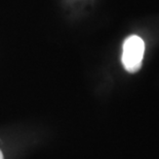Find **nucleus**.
<instances>
[{"instance_id":"f257e3e1","label":"nucleus","mask_w":159,"mask_h":159,"mask_svg":"<svg viewBox=\"0 0 159 159\" xmlns=\"http://www.w3.org/2000/svg\"><path fill=\"white\" fill-rule=\"evenodd\" d=\"M145 53V43L138 35H131L125 39L122 48L121 61L126 72L134 73L142 67Z\"/></svg>"},{"instance_id":"f03ea898","label":"nucleus","mask_w":159,"mask_h":159,"mask_svg":"<svg viewBox=\"0 0 159 159\" xmlns=\"http://www.w3.org/2000/svg\"><path fill=\"white\" fill-rule=\"evenodd\" d=\"M0 159H3V154H2L1 150H0Z\"/></svg>"}]
</instances>
